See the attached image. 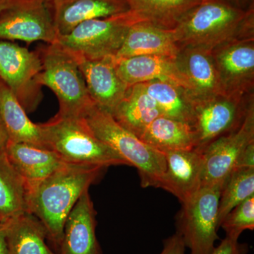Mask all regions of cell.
I'll return each mask as SVG.
<instances>
[{"label": "cell", "mask_w": 254, "mask_h": 254, "mask_svg": "<svg viewBox=\"0 0 254 254\" xmlns=\"http://www.w3.org/2000/svg\"><path fill=\"white\" fill-rule=\"evenodd\" d=\"M105 168L65 164L28 191V213L41 220L58 252L68 214Z\"/></svg>", "instance_id": "cell-1"}, {"label": "cell", "mask_w": 254, "mask_h": 254, "mask_svg": "<svg viewBox=\"0 0 254 254\" xmlns=\"http://www.w3.org/2000/svg\"><path fill=\"white\" fill-rule=\"evenodd\" d=\"M180 48L211 51L223 43L254 38V4L241 9L225 0H201L173 28Z\"/></svg>", "instance_id": "cell-2"}, {"label": "cell", "mask_w": 254, "mask_h": 254, "mask_svg": "<svg viewBox=\"0 0 254 254\" xmlns=\"http://www.w3.org/2000/svg\"><path fill=\"white\" fill-rule=\"evenodd\" d=\"M41 126L46 148L55 152L65 163L105 168L128 165L95 136L83 118H63L56 115Z\"/></svg>", "instance_id": "cell-3"}, {"label": "cell", "mask_w": 254, "mask_h": 254, "mask_svg": "<svg viewBox=\"0 0 254 254\" xmlns=\"http://www.w3.org/2000/svg\"><path fill=\"white\" fill-rule=\"evenodd\" d=\"M95 136L138 172L142 187L158 188L166 169L165 155L115 121L111 114L95 105L83 118Z\"/></svg>", "instance_id": "cell-4"}, {"label": "cell", "mask_w": 254, "mask_h": 254, "mask_svg": "<svg viewBox=\"0 0 254 254\" xmlns=\"http://www.w3.org/2000/svg\"><path fill=\"white\" fill-rule=\"evenodd\" d=\"M42 62L40 83L49 88L58 98L57 115L83 118L96 105L88 93L78 63L59 43L38 50Z\"/></svg>", "instance_id": "cell-5"}, {"label": "cell", "mask_w": 254, "mask_h": 254, "mask_svg": "<svg viewBox=\"0 0 254 254\" xmlns=\"http://www.w3.org/2000/svg\"><path fill=\"white\" fill-rule=\"evenodd\" d=\"M141 21L147 20L129 9L109 17L80 23L67 34L58 36L57 43L75 59L95 60L115 57L128 29Z\"/></svg>", "instance_id": "cell-6"}, {"label": "cell", "mask_w": 254, "mask_h": 254, "mask_svg": "<svg viewBox=\"0 0 254 254\" xmlns=\"http://www.w3.org/2000/svg\"><path fill=\"white\" fill-rule=\"evenodd\" d=\"M223 183L202 185L182 203L177 214L176 233L190 254H210L219 240L218 207Z\"/></svg>", "instance_id": "cell-7"}, {"label": "cell", "mask_w": 254, "mask_h": 254, "mask_svg": "<svg viewBox=\"0 0 254 254\" xmlns=\"http://www.w3.org/2000/svg\"><path fill=\"white\" fill-rule=\"evenodd\" d=\"M41 71L39 52L30 51L13 42L0 41V79L26 113H33L43 99Z\"/></svg>", "instance_id": "cell-8"}, {"label": "cell", "mask_w": 254, "mask_h": 254, "mask_svg": "<svg viewBox=\"0 0 254 254\" xmlns=\"http://www.w3.org/2000/svg\"><path fill=\"white\" fill-rule=\"evenodd\" d=\"M254 103V94L245 97L219 95L193 100L195 149L203 151L219 137L235 131L242 125Z\"/></svg>", "instance_id": "cell-9"}, {"label": "cell", "mask_w": 254, "mask_h": 254, "mask_svg": "<svg viewBox=\"0 0 254 254\" xmlns=\"http://www.w3.org/2000/svg\"><path fill=\"white\" fill-rule=\"evenodd\" d=\"M0 41H58L53 16L45 0H19L0 14Z\"/></svg>", "instance_id": "cell-10"}, {"label": "cell", "mask_w": 254, "mask_h": 254, "mask_svg": "<svg viewBox=\"0 0 254 254\" xmlns=\"http://www.w3.org/2000/svg\"><path fill=\"white\" fill-rule=\"evenodd\" d=\"M223 95L254 94V38L223 43L211 50Z\"/></svg>", "instance_id": "cell-11"}, {"label": "cell", "mask_w": 254, "mask_h": 254, "mask_svg": "<svg viewBox=\"0 0 254 254\" xmlns=\"http://www.w3.org/2000/svg\"><path fill=\"white\" fill-rule=\"evenodd\" d=\"M254 142V103L238 128L214 140L202 151L204 158L202 185L224 183L241 153Z\"/></svg>", "instance_id": "cell-12"}, {"label": "cell", "mask_w": 254, "mask_h": 254, "mask_svg": "<svg viewBox=\"0 0 254 254\" xmlns=\"http://www.w3.org/2000/svg\"><path fill=\"white\" fill-rule=\"evenodd\" d=\"M115 66L118 76L128 86L160 80L181 86L190 91V94L193 90L175 58L157 55L126 58L115 57Z\"/></svg>", "instance_id": "cell-13"}, {"label": "cell", "mask_w": 254, "mask_h": 254, "mask_svg": "<svg viewBox=\"0 0 254 254\" xmlns=\"http://www.w3.org/2000/svg\"><path fill=\"white\" fill-rule=\"evenodd\" d=\"M166 169L158 188L170 192L180 203L192 196L202 186L204 158L197 149L164 153Z\"/></svg>", "instance_id": "cell-14"}, {"label": "cell", "mask_w": 254, "mask_h": 254, "mask_svg": "<svg viewBox=\"0 0 254 254\" xmlns=\"http://www.w3.org/2000/svg\"><path fill=\"white\" fill-rule=\"evenodd\" d=\"M96 211L88 190L68 214L58 254H103L95 235Z\"/></svg>", "instance_id": "cell-15"}, {"label": "cell", "mask_w": 254, "mask_h": 254, "mask_svg": "<svg viewBox=\"0 0 254 254\" xmlns=\"http://www.w3.org/2000/svg\"><path fill=\"white\" fill-rule=\"evenodd\" d=\"M75 60L92 100L97 106L111 113L129 87L117 73L115 57L95 60Z\"/></svg>", "instance_id": "cell-16"}, {"label": "cell", "mask_w": 254, "mask_h": 254, "mask_svg": "<svg viewBox=\"0 0 254 254\" xmlns=\"http://www.w3.org/2000/svg\"><path fill=\"white\" fill-rule=\"evenodd\" d=\"M58 37L67 34L80 23L128 11L125 0H48Z\"/></svg>", "instance_id": "cell-17"}, {"label": "cell", "mask_w": 254, "mask_h": 254, "mask_svg": "<svg viewBox=\"0 0 254 254\" xmlns=\"http://www.w3.org/2000/svg\"><path fill=\"white\" fill-rule=\"evenodd\" d=\"M4 153L28 190L66 164L53 150L26 143L8 141Z\"/></svg>", "instance_id": "cell-18"}, {"label": "cell", "mask_w": 254, "mask_h": 254, "mask_svg": "<svg viewBox=\"0 0 254 254\" xmlns=\"http://www.w3.org/2000/svg\"><path fill=\"white\" fill-rule=\"evenodd\" d=\"M180 47L175 41L173 29H165L148 21L131 26L116 58L157 55L176 59Z\"/></svg>", "instance_id": "cell-19"}, {"label": "cell", "mask_w": 254, "mask_h": 254, "mask_svg": "<svg viewBox=\"0 0 254 254\" xmlns=\"http://www.w3.org/2000/svg\"><path fill=\"white\" fill-rule=\"evenodd\" d=\"M182 73L191 85L192 100L223 95L211 51L198 48H182L176 58Z\"/></svg>", "instance_id": "cell-20"}, {"label": "cell", "mask_w": 254, "mask_h": 254, "mask_svg": "<svg viewBox=\"0 0 254 254\" xmlns=\"http://www.w3.org/2000/svg\"><path fill=\"white\" fill-rule=\"evenodd\" d=\"M0 118L9 141L47 148L41 124L33 123L14 93L0 79Z\"/></svg>", "instance_id": "cell-21"}, {"label": "cell", "mask_w": 254, "mask_h": 254, "mask_svg": "<svg viewBox=\"0 0 254 254\" xmlns=\"http://www.w3.org/2000/svg\"><path fill=\"white\" fill-rule=\"evenodd\" d=\"M110 114L117 123L139 138L153 120L163 116L143 83L128 87L123 100Z\"/></svg>", "instance_id": "cell-22"}, {"label": "cell", "mask_w": 254, "mask_h": 254, "mask_svg": "<svg viewBox=\"0 0 254 254\" xmlns=\"http://www.w3.org/2000/svg\"><path fill=\"white\" fill-rule=\"evenodd\" d=\"M4 227L9 254H58L47 245L46 227L33 214L11 219Z\"/></svg>", "instance_id": "cell-23"}, {"label": "cell", "mask_w": 254, "mask_h": 254, "mask_svg": "<svg viewBox=\"0 0 254 254\" xmlns=\"http://www.w3.org/2000/svg\"><path fill=\"white\" fill-rule=\"evenodd\" d=\"M140 139L163 153L193 150L196 146L194 130L190 124L165 116L153 120Z\"/></svg>", "instance_id": "cell-24"}, {"label": "cell", "mask_w": 254, "mask_h": 254, "mask_svg": "<svg viewBox=\"0 0 254 254\" xmlns=\"http://www.w3.org/2000/svg\"><path fill=\"white\" fill-rule=\"evenodd\" d=\"M142 83L163 116L192 125L193 105L190 91L174 83L160 80Z\"/></svg>", "instance_id": "cell-25"}, {"label": "cell", "mask_w": 254, "mask_h": 254, "mask_svg": "<svg viewBox=\"0 0 254 254\" xmlns=\"http://www.w3.org/2000/svg\"><path fill=\"white\" fill-rule=\"evenodd\" d=\"M28 187L9 163L4 151L0 153V216L4 222L28 213Z\"/></svg>", "instance_id": "cell-26"}, {"label": "cell", "mask_w": 254, "mask_h": 254, "mask_svg": "<svg viewBox=\"0 0 254 254\" xmlns=\"http://www.w3.org/2000/svg\"><path fill=\"white\" fill-rule=\"evenodd\" d=\"M130 10L148 22L165 29H173L187 13L201 0H125Z\"/></svg>", "instance_id": "cell-27"}, {"label": "cell", "mask_w": 254, "mask_h": 254, "mask_svg": "<svg viewBox=\"0 0 254 254\" xmlns=\"http://www.w3.org/2000/svg\"><path fill=\"white\" fill-rule=\"evenodd\" d=\"M254 195V168L233 170L227 177L220 192L219 225L227 214L249 197Z\"/></svg>", "instance_id": "cell-28"}, {"label": "cell", "mask_w": 254, "mask_h": 254, "mask_svg": "<svg viewBox=\"0 0 254 254\" xmlns=\"http://www.w3.org/2000/svg\"><path fill=\"white\" fill-rule=\"evenodd\" d=\"M226 236L238 240L245 230H254V195L237 205L220 223Z\"/></svg>", "instance_id": "cell-29"}, {"label": "cell", "mask_w": 254, "mask_h": 254, "mask_svg": "<svg viewBox=\"0 0 254 254\" xmlns=\"http://www.w3.org/2000/svg\"><path fill=\"white\" fill-rule=\"evenodd\" d=\"M247 245H242L238 240L226 236L210 254H247Z\"/></svg>", "instance_id": "cell-30"}, {"label": "cell", "mask_w": 254, "mask_h": 254, "mask_svg": "<svg viewBox=\"0 0 254 254\" xmlns=\"http://www.w3.org/2000/svg\"><path fill=\"white\" fill-rule=\"evenodd\" d=\"M160 254H186V247L181 236L177 233L163 241V250Z\"/></svg>", "instance_id": "cell-31"}, {"label": "cell", "mask_w": 254, "mask_h": 254, "mask_svg": "<svg viewBox=\"0 0 254 254\" xmlns=\"http://www.w3.org/2000/svg\"><path fill=\"white\" fill-rule=\"evenodd\" d=\"M252 168H254V142L250 143L241 153L233 170Z\"/></svg>", "instance_id": "cell-32"}, {"label": "cell", "mask_w": 254, "mask_h": 254, "mask_svg": "<svg viewBox=\"0 0 254 254\" xmlns=\"http://www.w3.org/2000/svg\"><path fill=\"white\" fill-rule=\"evenodd\" d=\"M8 141H9V138H8L7 133L0 118V153L4 151Z\"/></svg>", "instance_id": "cell-33"}, {"label": "cell", "mask_w": 254, "mask_h": 254, "mask_svg": "<svg viewBox=\"0 0 254 254\" xmlns=\"http://www.w3.org/2000/svg\"><path fill=\"white\" fill-rule=\"evenodd\" d=\"M0 254H9L6 243L4 225L0 227Z\"/></svg>", "instance_id": "cell-34"}, {"label": "cell", "mask_w": 254, "mask_h": 254, "mask_svg": "<svg viewBox=\"0 0 254 254\" xmlns=\"http://www.w3.org/2000/svg\"><path fill=\"white\" fill-rule=\"evenodd\" d=\"M225 1L244 9H247L251 5L254 4V0H225Z\"/></svg>", "instance_id": "cell-35"}, {"label": "cell", "mask_w": 254, "mask_h": 254, "mask_svg": "<svg viewBox=\"0 0 254 254\" xmlns=\"http://www.w3.org/2000/svg\"><path fill=\"white\" fill-rule=\"evenodd\" d=\"M19 0H0V14L17 3Z\"/></svg>", "instance_id": "cell-36"}, {"label": "cell", "mask_w": 254, "mask_h": 254, "mask_svg": "<svg viewBox=\"0 0 254 254\" xmlns=\"http://www.w3.org/2000/svg\"><path fill=\"white\" fill-rule=\"evenodd\" d=\"M5 222H4V220H2V218H1V216H0V227L1 226H3V225H4Z\"/></svg>", "instance_id": "cell-37"}, {"label": "cell", "mask_w": 254, "mask_h": 254, "mask_svg": "<svg viewBox=\"0 0 254 254\" xmlns=\"http://www.w3.org/2000/svg\"><path fill=\"white\" fill-rule=\"evenodd\" d=\"M45 1H48V0H45Z\"/></svg>", "instance_id": "cell-38"}]
</instances>
